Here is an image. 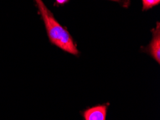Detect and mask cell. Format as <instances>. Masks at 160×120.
I'll return each instance as SVG.
<instances>
[{"label":"cell","mask_w":160,"mask_h":120,"mask_svg":"<svg viewBox=\"0 0 160 120\" xmlns=\"http://www.w3.org/2000/svg\"><path fill=\"white\" fill-rule=\"evenodd\" d=\"M111 1H115V2H118V1H120V0H111Z\"/></svg>","instance_id":"cell-7"},{"label":"cell","mask_w":160,"mask_h":120,"mask_svg":"<svg viewBox=\"0 0 160 120\" xmlns=\"http://www.w3.org/2000/svg\"><path fill=\"white\" fill-rule=\"evenodd\" d=\"M159 23H157V28L152 32L153 38L150 43L148 51L157 63H160V29Z\"/></svg>","instance_id":"cell-2"},{"label":"cell","mask_w":160,"mask_h":120,"mask_svg":"<svg viewBox=\"0 0 160 120\" xmlns=\"http://www.w3.org/2000/svg\"><path fill=\"white\" fill-rule=\"evenodd\" d=\"M37 4L50 42L65 52L74 55H78L79 51L68 32L55 19L42 1Z\"/></svg>","instance_id":"cell-1"},{"label":"cell","mask_w":160,"mask_h":120,"mask_svg":"<svg viewBox=\"0 0 160 120\" xmlns=\"http://www.w3.org/2000/svg\"><path fill=\"white\" fill-rule=\"evenodd\" d=\"M68 1V0H56L57 3L60 4H62L66 3Z\"/></svg>","instance_id":"cell-5"},{"label":"cell","mask_w":160,"mask_h":120,"mask_svg":"<svg viewBox=\"0 0 160 120\" xmlns=\"http://www.w3.org/2000/svg\"><path fill=\"white\" fill-rule=\"evenodd\" d=\"M35 2H36V3L38 4V3H40V2H42V0H35Z\"/></svg>","instance_id":"cell-6"},{"label":"cell","mask_w":160,"mask_h":120,"mask_svg":"<svg viewBox=\"0 0 160 120\" xmlns=\"http://www.w3.org/2000/svg\"><path fill=\"white\" fill-rule=\"evenodd\" d=\"M160 3V0H142L143 10H147Z\"/></svg>","instance_id":"cell-4"},{"label":"cell","mask_w":160,"mask_h":120,"mask_svg":"<svg viewBox=\"0 0 160 120\" xmlns=\"http://www.w3.org/2000/svg\"><path fill=\"white\" fill-rule=\"evenodd\" d=\"M107 106L99 105L86 109L83 112L85 120H106Z\"/></svg>","instance_id":"cell-3"}]
</instances>
